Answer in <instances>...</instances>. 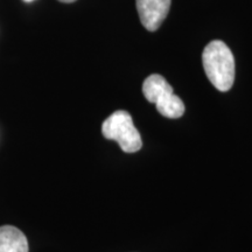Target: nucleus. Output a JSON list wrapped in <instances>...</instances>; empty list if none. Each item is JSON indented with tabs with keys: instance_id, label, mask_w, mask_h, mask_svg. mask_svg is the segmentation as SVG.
I'll return each mask as SVG.
<instances>
[{
	"instance_id": "6",
	"label": "nucleus",
	"mask_w": 252,
	"mask_h": 252,
	"mask_svg": "<svg viewBox=\"0 0 252 252\" xmlns=\"http://www.w3.org/2000/svg\"><path fill=\"white\" fill-rule=\"evenodd\" d=\"M157 110L163 117L167 118H180L185 113V104L180 97L173 93H167L159 97L156 102Z\"/></svg>"
},
{
	"instance_id": "8",
	"label": "nucleus",
	"mask_w": 252,
	"mask_h": 252,
	"mask_svg": "<svg viewBox=\"0 0 252 252\" xmlns=\"http://www.w3.org/2000/svg\"><path fill=\"white\" fill-rule=\"evenodd\" d=\"M24 1H26V2H31V1H33V0H24Z\"/></svg>"
},
{
	"instance_id": "3",
	"label": "nucleus",
	"mask_w": 252,
	"mask_h": 252,
	"mask_svg": "<svg viewBox=\"0 0 252 252\" xmlns=\"http://www.w3.org/2000/svg\"><path fill=\"white\" fill-rule=\"evenodd\" d=\"M171 4L172 0H137L141 25L150 32L157 31L168 14Z\"/></svg>"
},
{
	"instance_id": "1",
	"label": "nucleus",
	"mask_w": 252,
	"mask_h": 252,
	"mask_svg": "<svg viewBox=\"0 0 252 252\" xmlns=\"http://www.w3.org/2000/svg\"><path fill=\"white\" fill-rule=\"evenodd\" d=\"M202 63L207 77L217 90L225 93L235 81V59L223 41L208 43L202 54Z\"/></svg>"
},
{
	"instance_id": "7",
	"label": "nucleus",
	"mask_w": 252,
	"mask_h": 252,
	"mask_svg": "<svg viewBox=\"0 0 252 252\" xmlns=\"http://www.w3.org/2000/svg\"><path fill=\"white\" fill-rule=\"evenodd\" d=\"M59 1H61V2H65V4H70V2L76 1V0H59Z\"/></svg>"
},
{
	"instance_id": "4",
	"label": "nucleus",
	"mask_w": 252,
	"mask_h": 252,
	"mask_svg": "<svg viewBox=\"0 0 252 252\" xmlns=\"http://www.w3.org/2000/svg\"><path fill=\"white\" fill-rule=\"evenodd\" d=\"M28 241L21 230L13 225L0 226V252H28Z\"/></svg>"
},
{
	"instance_id": "5",
	"label": "nucleus",
	"mask_w": 252,
	"mask_h": 252,
	"mask_svg": "<svg viewBox=\"0 0 252 252\" xmlns=\"http://www.w3.org/2000/svg\"><path fill=\"white\" fill-rule=\"evenodd\" d=\"M173 93V88L171 84L163 78L161 75L153 74L150 75L143 84V94L145 98L150 103L156 104V102L160 96L163 94Z\"/></svg>"
},
{
	"instance_id": "2",
	"label": "nucleus",
	"mask_w": 252,
	"mask_h": 252,
	"mask_svg": "<svg viewBox=\"0 0 252 252\" xmlns=\"http://www.w3.org/2000/svg\"><path fill=\"white\" fill-rule=\"evenodd\" d=\"M103 137L117 141L126 153L138 152L143 146L139 131L132 121L131 115L124 110H118L110 115L102 124Z\"/></svg>"
}]
</instances>
